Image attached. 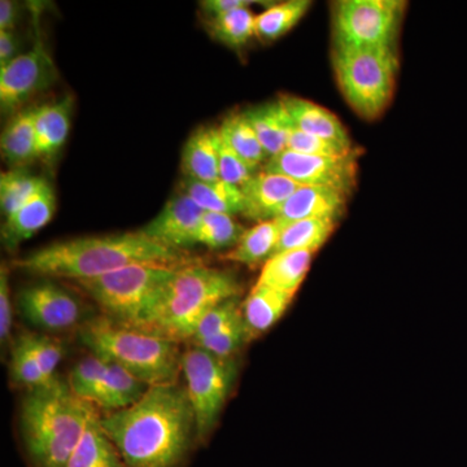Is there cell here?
<instances>
[{"label": "cell", "instance_id": "obj_1", "mask_svg": "<svg viewBox=\"0 0 467 467\" xmlns=\"http://www.w3.org/2000/svg\"><path fill=\"white\" fill-rule=\"evenodd\" d=\"M100 425L128 467H181L196 441L186 387L150 386L131 407L109 411Z\"/></svg>", "mask_w": 467, "mask_h": 467}, {"label": "cell", "instance_id": "obj_2", "mask_svg": "<svg viewBox=\"0 0 467 467\" xmlns=\"http://www.w3.org/2000/svg\"><path fill=\"white\" fill-rule=\"evenodd\" d=\"M134 264L186 265L181 251L152 241L142 232L81 236L50 245L15 261V266L33 275L85 281Z\"/></svg>", "mask_w": 467, "mask_h": 467}, {"label": "cell", "instance_id": "obj_3", "mask_svg": "<svg viewBox=\"0 0 467 467\" xmlns=\"http://www.w3.org/2000/svg\"><path fill=\"white\" fill-rule=\"evenodd\" d=\"M97 409L64 380L34 389L21 408V435L33 467H67Z\"/></svg>", "mask_w": 467, "mask_h": 467}, {"label": "cell", "instance_id": "obj_4", "mask_svg": "<svg viewBox=\"0 0 467 467\" xmlns=\"http://www.w3.org/2000/svg\"><path fill=\"white\" fill-rule=\"evenodd\" d=\"M241 292L233 273L186 264L165 285L140 330L175 343L192 340L205 313L223 301L239 297Z\"/></svg>", "mask_w": 467, "mask_h": 467}, {"label": "cell", "instance_id": "obj_5", "mask_svg": "<svg viewBox=\"0 0 467 467\" xmlns=\"http://www.w3.org/2000/svg\"><path fill=\"white\" fill-rule=\"evenodd\" d=\"M79 337L92 355L116 362L150 387L177 383L182 371V353L177 343L117 325L106 316L86 322Z\"/></svg>", "mask_w": 467, "mask_h": 467}, {"label": "cell", "instance_id": "obj_6", "mask_svg": "<svg viewBox=\"0 0 467 467\" xmlns=\"http://www.w3.org/2000/svg\"><path fill=\"white\" fill-rule=\"evenodd\" d=\"M178 267L134 264L98 278L77 281V284L103 309L110 321L140 330Z\"/></svg>", "mask_w": 467, "mask_h": 467}, {"label": "cell", "instance_id": "obj_7", "mask_svg": "<svg viewBox=\"0 0 467 467\" xmlns=\"http://www.w3.org/2000/svg\"><path fill=\"white\" fill-rule=\"evenodd\" d=\"M333 67L343 97L358 115L374 119L386 109L392 98L399 67L393 46L334 47Z\"/></svg>", "mask_w": 467, "mask_h": 467}, {"label": "cell", "instance_id": "obj_8", "mask_svg": "<svg viewBox=\"0 0 467 467\" xmlns=\"http://www.w3.org/2000/svg\"><path fill=\"white\" fill-rule=\"evenodd\" d=\"M182 373L196 420V441L213 431L218 417L232 392L238 364L235 358H223L198 346L182 353Z\"/></svg>", "mask_w": 467, "mask_h": 467}, {"label": "cell", "instance_id": "obj_9", "mask_svg": "<svg viewBox=\"0 0 467 467\" xmlns=\"http://www.w3.org/2000/svg\"><path fill=\"white\" fill-rule=\"evenodd\" d=\"M402 3L343 0L333 12L334 47L380 48L393 46Z\"/></svg>", "mask_w": 467, "mask_h": 467}, {"label": "cell", "instance_id": "obj_10", "mask_svg": "<svg viewBox=\"0 0 467 467\" xmlns=\"http://www.w3.org/2000/svg\"><path fill=\"white\" fill-rule=\"evenodd\" d=\"M358 152L337 158L285 150L266 161L264 171L285 175L301 186L326 187L349 195L358 182Z\"/></svg>", "mask_w": 467, "mask_h": 467}, {"label": "cell", "instance_id": "obj_11", "mask_svg": "<svg viewBox=\"0 0 467 467\" xmlns=\"http://www.w3.org/2000/svg\"><path fill=\"white\" fill-rule=\"evenodd\" d=\"M57 64L48 54L41 36L29 51L24 52L8 66L0 67V109L9 115L20 109L38 92L47 90L57 81Z\"/></svg>", "mask_w": 467, "mask_h": 467}, {"label": "cell", "instance_id": "obj_12", "mask_svg": "<svg viewBox=\"0 0 467 467\" xmlns=\"http://www.w3.org/2000/svg\"><path fill=\"white\" fill-rule=\"evenodd\" d=\"M18 306L30 324L47 331H64L81 321L82 306L66 288L45 281L23 288Z\"/></svg>", "mask_w": 467, "mask_h": 467}, {"label": "cell", "instance_id": "obj_13", "mask_svg": "<svg viewBox=\"0 0 467 467\" xmlns=\"http://www.w3.org/2000/svg\"><path fill=\"white\" fill-rule=\"evenodd\" d=\"M204 213V209L180 192L169 199L158 216L140 232L171 250L182 252L196 245V232Z\"/></svg>", "mask_w": 467, "mask_h": 467}, {"label": "cell", "instance_id": "obj_14", "mask_svg": "<svg viewBox=\"0 0 467 467\" xmlns=\"http://www.w3.org/2000/svg\"><path fill=\"white\" fill-rule=\"evenodd\" d=\"M300 187L285 175L257 171L241 187L244 201L242 216L259 223L275 220L285 202Z\"/></svg>", "mask_w": 467, "mask_h": 467}, {"label": "cell", "instance_id": "obj_15", "mask_svg": "<svg viewBox=\"0 0 467 467\" xmlns=\"http://www.w3.org/2000/svg\"><path fill=\"white\" fill-rule=\"evenodd\" d=\"M57 212V195L54 187L47 180L32 198L12 216L5 218L2 225L3 245L9 251H15L21 243L36 235L39 230L48 225Z\"/></svg>", "mask_w": 467, "mask_h": 467}, {"label": "cell", "instance_id": "obj_16", "mask_svg": "<svg viewBox=\"0 0 467 467\" xmlns=\"http://www.w3.org/2000/svg\"><path fill=\"white\" fill-rule=\"evenodd\" d=\"M348 195L333 189L317 186H301L285 202L281 213L275 218L279 223L301 220H337L346 211Z\"/></svg>", "mask_w": 467, "mask_h": 467}, {"label": "cell", "instance_id": "obj_17", "mask_svg": "<svg viewBox=\"0 0 467 467\" xmlns=\"http://www.w3.org/2000/svg\"><path fill=\"white\" fill-rule=\"evenodd\" d=\"M295 128L316 137L352 146L348 131L330 110L296 97L282 98Z\"/></svg>", "mask_w": 467, "mask_h": 467}, {"label": "cell", "instance_id": "obj_18", "mask_svg": "<svg viewBox=\"0 0 467 467\" xmlns=\"http://www.w3.org/2000/svg\"><path fill=\"white\" fill-rule=\"evenodd\" d=\"M254 133L272 159L287 150L288 137L294 124L282 99L269 101L244 110Z\"/></svg>", "mask_w": 467, "mask_h": 467}, {"label": "cell", "instance_id": "obj_19", "mask_svg": "<svg viewBox=\"0 0 467 467\" xmlns=\"http://www.w3.org/2000/svg\"><path fill=\"white\" fill-rule=\"evenodd\" d=\"M73 98L36 107V137L39 158H54L67 142L72 122Z\"/></svg>", "mask_w": 467, "mask_h": 467}, {"label": "cell", "instance_id": "obj_20", "mask_svg": "<svg viewBox=\"0 0 467 467\" xmlns=\"http://www.w3.org/2000/svg\"><path fill=\"white\" fill-rule=\"evenodd\" d=\"M36 107L18 110L9 119L0 138V150L9 168H26L32 160L39 158L36 137Z\"/></svg>", "mask_w": 467, "mask_h": 467}, {"label": "cell", "instance_id": "obj_21", "mask_svg": "<svg viewBox=\"0 0 467 467\" xmlns=\"http://www.w3.org/2000/svg\"><path fill=\"white\" fill-rule=\"evenodd\" d=\"M295 295L256 284L242 306V315L254 337L265 333L288 309Z\"/></svg>", "mask_w": 467, "mask_h": 467}, {"label": "cell", "instance_id": "obj_22", "mask_svg": "<svg viewBox=\"0 0 467 467\" xmlns=\"http://www.w3.org/2000/svg\"><path fill=\"white\" fill-rule=\"evenodd\" d=\"M182 171L184 178L195 181L220 180L218 171V128L196 129L182 150Z\"/></svg>", "mask_w": 467, "mask_h": 467}, {"label": "cell", "instance_id": "obj_23", "mask_svg": "<svg viewBox=\"0 0 467 467\" xmlns=\"http://www.w3.org/2000/svg\"><path fill=\"white\" fill-rule=\"evenodd\" d=\"M313 254L309 251H287L273 254L261 270L257 284L296 295L308 275Z\"/></svg>", "mask_w": 467, "mask_h": 467}, {"label": "cell", "instance_id": "obj_24", "mask_svg": "<svg viewBox=\"0 0 467 467\" xmlns=\"http://www.w3.org/2000/svg\"><path fill=\"white\" fill-rule=\"evenodd\" d=\"M107 361V359H106ZM107 371L94 404L109 411L131 407L143 398L149 384L138 379L126 368L112 361H107Z\"/></svg>", "mask_w": 467, "mask_h": 467}, {"label": "cell", "instance_id": "obj_25", "mask_svg": "<svg viewBox=\"0 0 467 467\" xmlns=\"http://www.w3.org/2000/svg\"><path fill=\"white\" fill-rule=\"evenodd\" d=\"M181 192L189 195L205 212H217L229 216L242 214L244 208L241 187L225 181H195L184 178Z\"/></svg>", "mask_w": 467, "mask_h": 467}, {"label": "cell", "instance_id": "obj_26", "mask_svg": "<svg viewBox=\"0 0 467 467\" xmlns=\"http://www.w3.org/2000/svg\"><path fill=\"white\" fill-rule=\"evenodd\" d=\"M67 467H128L94 414Z\"/></svg>", "mask_w": 467, "mask_h": 467}, {"label": "cell", "instance_id": "obj_27", "mask_svg": "<svg viewBox=\"0 0 467 467\" xmlns=\"http://www.w3.org/2000/svg\"><path fill=\"white\" fill-rule=\"evenodd\" d=\"M282 230L284 225L276 220L264 221L245 230L241 241L226 254L225 259L248 266L266 263L275 254Z\"/></svg>", "mask_w": 467, "mask_h": 467}, {"label": "cell", "instance_id": "obj_28", "mask_svg": "<svg viewBox=\"0 0 467 467\" xmlns=\"http://www.w3.org/2000/svg\"><path fill=\"white\" fill-rule=\"evenodd\" d=\"M218 131L227 146L238 153L243 161L256 173L261 165L269 160L244 110L226 116L218 126Z\"/></svg>", "mask_w": 467, "mask_h": 467}, {"label": "cell", "instance_id": "obj_29", "mask_svg": "<svg viewBox=\"0 0 467 467\" xmlns=\"http://www.w3.org/2000/svg\"><path fill=\"white\" fill-rule=\"evenodd\" d=\"M337 220H301L287 223L282 230L275 254L287 251H309L316 254L330 238Z\"/></svg>", "mask_w": 467, "mask_h": 467}, {"label": "cell", "instance_id": "obj_30", "mask_svg": "<svg viewBox=\"0 0 467 467\" xmlns=\"http://www.w3.org/2000/svg\"><path fill=\"white\" fill-rule=\"evenodd\" d=\"M309 0H288L275 3L256 16V36L263 42H275L294 29L309 11Z\"/></svg>", "mask_w": 467, "mask_h": 467}, {"label": "cell", "instance_id": "obj_31", "mask_svg": "<svg viewBox=\"0 0 467 467\" xmlns=\"http://www.w3.org/2000/svg\"><path fill=\"white\" fill-rule=\"evenodd\" d=\"M256 16L250 8H242L220 16L211 17L208 26L212 38L223 43L226 47L238 50L244 47L256 36Z\"/></svg>", "mask_w": 467, "mask_h": 467}, {"label": "cell", "instance_id": "obj_32", "mask_svg": "<svg viewBox=\"0 0 467 467\" xmlns=\"http://www.w3.org/2000/svg\"><path fill=\"white\" fill-rule=\"evenodd\" d=\"M45 178L34 175L26 168L9 169L0 174V209L3 217L12 216L36 192Z\"/></svg>", "mask_w": 467, "mask_h": 467}, {"label": "cell", "instance_id": "obj_33", "mask_svg": "<svg viewBox=\"0 0 467 467\" xmlns=\"http://www.w3.org/2000/svg\"><path fill=\"white\" fill-rule=\"evenodd\" d=\"M244 232L233 216L205 212L196 232V244L204 245L212 251L227 250L238 244Z\"/></svg>", "mask_w": 467, "mask_h": 467}, {"label": "cell", "instance_id": "obj_34", "mask_svg": "<svg viewBox=\"0 0 467 467\" xmlns=\"http://www.w3.org/2000/svg\"><path fill=\"white\" fill-rule=\"evenodd\" d=\"M9 370H11L14 383L18 387L29 389V391L48 384L43 377L38 362L34 358L26 333L20 335L16 343L12 347Z\"/></svg>", "mask_w": 467, "mask_h": 467}, {"label": "cell", "instance_id": "obj_35", "mask_svg": "<svg viewBox=\"0 0 467 467\" xmlns=\"http://www.w3.org/2000/svg\"><path fill=\"white\" fill-rule=\"evenodd\" d=\"M107 364L106 359L91 355L79 361L73 368L70 373L69 383L70 389L82 400L94 404L95 396L99 391L100 384L106 376Z\"/></svg>", "mask_w": 467, "mask_h": 467}, {"label": "cell", "instance_id": "obj_36", "mask_svg": "<svg viewBox=\"0 0 467 467\" xmlns=\"http://www.w3.org/2000/svg\"><path fill=\"white\" fill-rule=\"evenodd\" d=\"M252 337H254V335L251 334L250 328H248L242 315L220 334L209 337L204 342L193 344V346L201 347V348L208 350L209 353L218 356V358H232Z\"/></svg>", "mask_w": 467, "mask_h": 467}, {"label": "cell", "instance_id": "obj_37", "mask_svg": "<svg viewBox=\"0 0 467 467\" xmlns=\"http://www.w3.org/2000/svg\"><path fill=\"white\" fill-rule=\"evenodd\" d=\"M241 316L242 308L239 306L238 297L223 301V303L218 304V306L205 313L201 324L196 328L195 335H193V344L204 342L209 337L220 334Z\"/></svg>", "mask_w": 467, "mask_h": 467}, {"label": "cell", "instance_id": "obj_38", "mask_svg": "<svg viewBox=\"0 0 467 467\" xmlns=\"http://www.w3.org/2000/svg\"><path fill=\"white\" fill-rule=\"evenodd\" d=\"M287 150L304 155L325 156V158H337L355 152L352 146L316 137V135L304 133L299 129L292 128L288 137Z\"/></svg>", "mask_w": 467, "mask_h": 467}, {"label": "cell", "instance_id": "obj_39", "mask_svg": "<svg viewBox=\"0 0 467 467\" xmlns=\"http://www.w3.org/2000/svg\"><path fill=\"white\" fill-rule=\"evenodd\" d=\"M218 171L220 180L232 183L234 186L242 187L250 181L256 171H252L238 153L234 152L218 131Z\"/></svg>", "mask_w": 467, "mask_h": 467}, {"label": "cell", "instance_id": "obj_40", "mask_svg": "<svg viewBox=\"0 0 467 467\" xmlns=\"http://www.w3.org/2000/svg\"><path fill=\"white\" fill-rule=\"evenodd\" d=\"M26 335L34 358L41 368L46 382L51 383L52 380L57 379L55 371H57L61 359H63V347L50 339V337H46V335L30 333H26Z\"/></svg>", "mask_w": 467, "mask_h": 467}, {"label": "cell", "instance_id": "obj_41", "mask_svg": "<svg viewBox=\"0 0 467 467\" xmlns=\"http://www.w3.org/2000/svg\"><path fill=\"white\" fill-rule=\"evenodd\" d=\"M12 301L9 287V270L3 264L0 267V340L8 342L12 333Z\"/></svg>", "mask_w": 467, "mask_h": 467}, {"label": "cell", "instance_id": "obj_42", "mask_svg": "<svg viewBox=\"0 0 467 467\" xmlns=\"http://www.w3.org/2000/svg\"><path fill=\"white\" fill-rule=\"evenodd\" d=\"M257 2L248 0H204L201 2V7L209 17L220 16L229 12L238 11L242 8H250L251 5Z\"/></svg>", "mask_w": 467, "mask_h": 467}, {"label": "cell", "instance_id": "obj_43", "mask_svg": "<svg viewBox=\"0 0 467 467\" xmlns=\"http://www.w3.org/2000/svg\"><path fill=\"white\" fill-rule=\"evenodd\" d=\"M20 41L15 32H0V67L20 57Z\"/></svg>", "mask_w": 467, "mask_h": 467}, {"label": "cell", "instance_id": "obj_44", "mask_svg": "<svg viewBox=\"0 0 467 467\" xmlns=\"http://www.w3.org/2000/svg\"><path fill=\"white\" fill-rule=\"evenodd\" d=\"M18 5L12 0L0 2V32H15L18 18Z\"/></svg>", "mask_w": 467, "mask_h": 467}]
</instances>
